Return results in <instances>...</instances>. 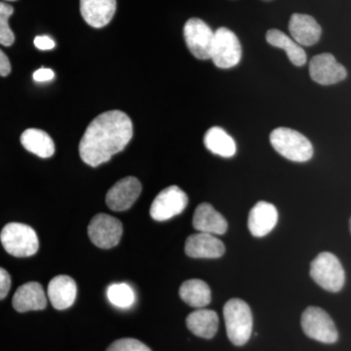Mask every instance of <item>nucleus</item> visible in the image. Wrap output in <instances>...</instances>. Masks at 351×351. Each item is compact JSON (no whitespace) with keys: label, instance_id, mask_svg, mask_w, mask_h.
<instances>
[{"label":"nucleus","instance_id":"473e14b6","mask_svg":"<svg viewBox=\"0 0 351 351\" xmlns=\"http://www.w3.org/2000/svg\"><path fill=\"white\" fill-rule=\"evenodd\" d=\"M350 232H351V219H350Z\"/></svg>","mask_w":351,"mask_h":351},{"label":"nucleus","instance_id":"a211bd4d","mask_svg":"<svg viewBox=\"0 0 351 351\" xmlns=\"http://www.w3.org/2000/svg\"><path fill=\"white\" fill-rule=\"evenodd\" d=\"M53 307L64 311L73 306L77 294L75 281L68 276H58L50 281L47 291Z\"/></svg>","mask_w":351,"mask_h":351},{"label":"nucleus","instance_id":"f257e3e1","mask_svg":"<svg viewBox=\"0 0 351 351\" xmlns=\"http://www.w3.org/2000/svg\"><path fill=\"white\" fill-rule=\"evenodd\" d=\"M133 137V123L121 110H110L98 115L88 125L80 143L83 162L97 167L123 151Z\"/></svg>","mask_w":351,"mask_h":351},{"label":"nucleus","instance_id":"423d86ee","mask_svg":"<svg viewBox=\"0 0 351 351\" xmlns=\"http://www.w3.org/2000/svg\"><path fill=\"white\" fill-rule=\"evenodd\" d=\"M302 328L308 338L320 343H334L338 341V330L334 321L320 307H307L302 315Z\"/></svg>","mask_w":351,"mask_h":351},{"label":"nucleus","instance_id":"6e6552de","mask_svg":"<svg viewBox=\"0 0 351 351\" xmlns=\"http://www.w3.org/2000/svg\"><path fill=\"white\" fill-rule=\"evenodd\" d=\"M123 226L121 221L107 214L95 216L88 226V235L93 244L101 249L117 246L121 239Z\"/></svg>","mask_w":351,"mask_h":351},{"label":"nucleus","instance_id":"5701e85b","mask_svg":"<svg viewBox=\"0 0 351 351\" xmlns=\"http://www.w3.org/2000/svg\"><path fill=\"white\" fill-rule=\"evenodd\" d=\"M179 293L182 301L195 308H203L211 302V289L200 279L184 281Z\"/></svg>","mask_w":351,"mask_h":351},{"label":"nucleus","instance_id":"aec40b11","mask_svg":"<svg viewBox=\"0 0 351 351\" xmlns=\"http://www.w3.org/2000/svg\"><path fill=\"white\" fill-rule=\"evenodd\" d=\"M186 326L199 338H214L218 331V314L210 309L198 308L186 317Z\"/></svg>","mask_w":351,"mask_h":351},{"label":"nucleus","instance_id":"b1692460","mask_svg":"<svg viewBox=\"0 0 351 351\" xmlns=\"http://www.w3.org/2000/svg\"><path fill=\"white\" fill-rule=\"evenodd\" d=\"M267 40L270 45L281 48L295 66H302L306 63V53L300 44L279 29H272L267 32Z\"/></svg>","mask_w":351,"mask_h":351},{"label":"nucleus","instance_id":"4be33fe9","mask_svg":"<svg viewBox=\"0 0 351 351\" xmlns=\"http://www.w3.org/2000/svg\"><path fill=\"white\" fill-rule=\"evenodd\" d=\"M204 145L212 154L226 158H230L237 154L235 141L221 127H212L206 132Z\"/></svg>","mask_w":351,"mask_h":351},{"label":"nucleus","instance_id":"7ed1b4c3","mask_svg":"<svg viewBox=\"0 0 351 351\" xmlns=\"http://www.w3.org/2000/svg\"><path fill=\"white\" fill-rule=\"evenodd\" d=\"M226 334L235 346H244L250 339L253 315L250 306L240 299L230 300L223 306Z\"/></svg>","mask_w":351,"mask_h":351},{"label":"nucleus","instance_id":"c756f323","mask_svg":"<svg viewBox=\"0 0 351 351\" xmlns=\"http://www.w3.org/2000/svg\"><path fill=\"white\" fill-rule=\"evenodd\" d=\"M55 73L51 69L41 68L34 71V80L36 82H50L54 78Z\"/></svg>","mask_w":351,"mask_h":351},{"label":"nucleus","instance_id":"f03ea898","mask_svg":"<svg viewBox=\"0 0 351 351\" xmlns=\"http://www.w3.org/2000/svg\"><path fill=\"white\" fill-rule=\"evenodd\" d=\"M270 143L279 154L295 162H306L313 156L311 141L300 132L286 127L274 129Z\"/></svg>","mask_w":351,"mask_h":351},{"label":"nucleus","instance_id":"cd10ccee","mask_svg":"<svg viewBox=\"0 0 351 351\" xmlns=\"http://www.w3.org/2000/svg\"><path fill=\"white\" fill-rule=\"evenodd\" d=\"M11 288V277L7 270L0 267V301L8 295Z\"/></svg>","mask_w":351,"mask_h":351},{"label":"nucleus","instance_id":"1a4fd4ad","mask_svg":"<svg viewBox=\"0 0 351 351\" xmlns=\"http://www.w3.org/2000/svg\"><path fill=\"white\" fill-rule=\"evenodd\" d=\"M184 36L191 54L199 60L211 59L215 32L198 18H191L184 27Z\"/></svg>","mask_w":351,"mask_h":351},{"label":"nucleus","instance_id":"4468645a","mask_svg":"<svg viewBox=\"0 0 351 351\" xmlns=\"http://www.w3.org/2000/svg\"><path fill=\"white\" fill-rule=\"evenodd\" d=\"M117 11V0H80V13L88 25L101 29L110 24Z\"/></svg>","mask_w":351,"mask_h":351},{"label":"nucleus","instance_id":"9b49d317","mask_svg":"<svg viewBox=\"0 0 351 351\" xmlns=\"http://www.w3.org/2000/svg\"><path fill=\"white\" fill-rule=\"evenodd\" d=\"M309 75L311 80L318 84L332 85L345 80L348 71L343 64L338 63L332 54L322 53L311 59L309 63Z\"/></svg>","mask_w":351,"mask_h":351},{"label":"nucleus","instance_id":"f3484780","mask_svg":"<svg viewBox=\"0 0 351 351\" xmlns=\"http://www.w3.org/2000/svg\"><path fill=\"white\" fill-rule=\"evenodd\" d=\"M14 309L18 313L43 311L47 306L45 292L38 282L25 283L16 291L12 300Z\"/></svg>","mask_w":351,"mask_h":351},{"label":"nucleus","instance_id":"393cba45","mask_svg":"<svg viewBox=\"0 0 351 351\" xmlns=\"http://www.w3.org/2000/svg\"><path fill=\"white\" fill-rule=\"evenodd\" d=\"M107 295L110 304L120 308H128L135 302V293L126 283L112 284L108 288Z\"/></svg>","mask_w":351,"mask_h":351},{"label":"nucleus","instance_id":"2eb2a0df","mask_svg":"<svg viewBox=\"0 0 351 351\" xmlns=\"http://www.w3.org/2000/svg\"><path fill=\"white\" fill-rule=\"evenodd\" d=\"M289 31L300 45L311 46L319 41L322 29L317 21L306 14H293L289 22Z\"/></svg>","mask_w":351,"mask_h":351},{"label":"nucleus","instance_id":"2f4dec72","mask_svg":"<svg viewBox=\"0 0 351 351\" xmlns=\"http://www.w3.org/2000/svg\"><path fill=\"white\" fill-rule=\"evenodd\" d=\"M4 1H16V0H4Z\"/></svg>","mask_w":351,"mask_h":351},{"label":"nucleus","instance_id":"c85d7f7f","mask_svg":"<svg viewBox=\"0 0 351 351\" xmlns=\"http://www.w3.org/2000/svg\"><path fill=\"white\" fill-rule=\"evenodd\" d=\"M34 45L39 50L46 51L51 50L55 48V41L47 36H36L34 39Z\"/></svg>","mask_w":351,"mask_h":351},{"label":"nucleus","instance_id":"20e7f679","mask_svg":"<svg viewBox=\"0 0 351 351\" xmlns=\"http://www.w3.org/2000/svg\"><path fill=\"white\" fill-rule=\"evenodd\" d=\"M0 240L7 253L14 257H31L39 248L38 234L34 228L24 223H7L0 233Z\"/></svg>","mask_w":351,"mask_h":351},{"label":"nucleus","instance_id":"39448f33","mask_svg":"<svg viewBox=\"0 0 351 351\" xmlns=\"http://www.w3.org/2000/svg\"><path fill=\"white\" fill-rule=\"evenodd\" d=\"M311 276L320 287L337 293L343 289L346 274L343 265L334 254L323 252L311 265Z\"/></svg>","mask_w":351,"mask_h":351},{"label":"nucleus","instance_id":"6ab92c4d","mask_svg":"<svg viewBox=\"0 0 351 351\" xmlns=\"http://www.w3.org/2000/svg\"><path fill=\"white\" fill-rule=\"evenodd\" d=\"M193 228L197 232L209 234H223L228 230V221L209 203H201L196 208L193 221Z\"/></svg>","mask_w":351,"mask_h":351},{"label":"nucleus","instance_id":"bb28decb","mask_svg":"<svg viewBox=\"0 0 351 351\" xmlns=\"http://www.w3.org/2000/svg\"><path fill=\"white\" fill-rule=\"evenodd\" d=\"M107 351H152L142 341L135 339H120L108 346Z\"/></svg>","mask_w":351,"mask_h":351},{"label":"nucleus","instance_id":"7c9ffc66","mask_svg":"<svg viewBox=\"0 0 351 351\" xmlns=\"http://www.w3.org/2000/svg\"><path fill=\"white\" fill-rule=\"evenodd\" d=\"M11 73V64L9 61L8 57L6 56L5 53L0 49V76H5L10 75Z\"/></svg>","mask_w":351,"mask_h":351},{"label":"nucleus","instance_id":"0eeeda50","mask_svg":"<svg viewBox=\"0 0 351 351\" xmlns=\"http://www.w3.org/2000/svg\"><path fill=\"white\" fill-rule=\"evenodd\" d=\"M242 57L241 44L237 34L228 27L215 32L211 59L219 69H230L239 64Z\"/></svg>","mask_w":351,"mask_h":351},{"label":"nucleus","instance_id":"f8f14e48","mask_svg":"<svg viewBox=\"0 0 351 351\" xmlns=\"http://www.w3.org/2000/svg\"><path fill=\"white\" fill-rule=\"evenodd\" d=\"M142 193V184L135 177H126L117 182L106 196V203L112 211L130 209Z\"/></svg>","mask_w":351,"mask_h":351},{"label":"nucleus","instance_id":"9d476101","mask_svg":"<svg viewBox=\"0 0 351 351\" xmlns=\"http://www.w3.org/2000/svg\"><path fill=\"white\" fill-rule=\"evenodd\" d=\"M186 193L177 186H170L154 198L151 206L152 218L157 221H167L184 212L188 206Z\"/></svg>","mask_w":351,"mask_h":351},{"label":"nucleus","instance_id":"412c9836","mask_svg":"<svg viewBox=\"0 0 351 351\" xmlns=\"http://www.w3.org/2000/svg\"><path fill=\"white\" fill-rule=\"evenodd\" d=\"M21 144L27 152L41 158H49L55 154V144L46 132L39 129H27L21 136Z\"/></svg>","mask_w":351,"mask_h":351},{"label":"nucleus","instance_id":"a878e982","mask_svg":"<svg viewBox=\"0 0 351 351\" xmlns=\"http://www.w3.org/2000/svg\"><path fill=\"white\" fill-rule=\"evenodd\" d=\"M14 8L6 2L0 1V44L11 46L15 41L12 29L9 25V18L13 15Z\"/></svg>","mask_w":351,"mask_h":351},{"label":"nucleus","instance_id":"dca6fc26","mask_svg":"<svg viewBox=\"0 0 351 351\" xmlns=\"http://www.w3.org/2000/svg\"><path fill=\"white\" fill-rule=\"evenodd\" d=\"M278 221V212L271 203L260 201L249 213L248 228L254 237H263L269 234Z\"/></svg>","mask_w":351,"mask_h":351},{"label":"nucleus","instance_id":"ddd939ff","mask_svg":"<svg viewBox=\"0 0 351 351\" xmlns=\"http://www.w3.org/2000/svg\"><path fill=\"white\" fill-rule=\"evenodd\" d=\"M184 252L191 258H217L225 254V245L209 233L198 232L191 235L184 245Z\"/></svg>","mask_w":351,"mask_h":351}]
</instances>
